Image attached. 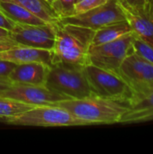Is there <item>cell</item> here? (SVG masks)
Listing matches in <instances>:
<instances>
[{
	"label": "cell",
	"instance_id": "obj_19",
	"mask_svg": "<svg viewBox=\"0 0 153 154\" xmlns=\"http://www.w3.org/2000/svg\"><path fill=\"white\" fill-rule=\"evenodd\" d=\"M133 51L141 58L153 64V46L133 34Z\"/></svg>",
	"mask_w": 153,
	"mask_h": 154
},
{
	"label": "cell",
	"instance_id": "obj_14",
	"mask_svg": "<svg viewBox=\"0 0 153 154\" xmlns=\"http://www.w3.org/2000/svg\"><path fill=\"white\" fill-rule=\"evenodd\" d=\"M122 8L130 24L132 33L153 46V15L147 9L133 11L123 6Z\"/></svg>",
	"mask_w": 153,
	"mask_h": 154
},
{
	"label": "cell",
	"instance_id": "obj_30",
	"mask_svg": "<svg viewBox=\"0 0 153 154\" xmlns=\"http://www.w3.org/2000/svg\"><path fill=\"white\" fill-rule=\"evenodd\" d=\"M47 1H48V2H49L50 4H52L53 2H55V0H47Z\"/></svg>",
	"mask_w": 153,
	"mask_h": 154
},
{
	"label": "cell",
	"instance_id": "obj_3",
	"mask_svg": "<svg viewBox=\"0 0 153 154\" xmlns=\"http://www.w3.org/2000/svg\"><path fill=\"white\" fill-rule=\"evenodd\" d=\"M84 68L61 64L52 65L45 86L50 90L69 99H81L93 96Z\"/></svg>",
	"mask_w": 153,
	"mask_h": 154
},
{
	"label": "cell",
	"instance_id": "obj_23",
	"mask_svg": "<svg viewBox=\"0 0 153 154\" xmlns=\"http://www.w3.org/2000/svg\"><path fill=\"white\" fill-rule=\"evenodd\" d=\"M15 66H16V64H14L13 62L0 60V79L9 80L8 79L9 74L11 73V71L14 69V68Z\"/></svg>",
	"mask_w": 153,
	"mask_h": 154
},
{
	"label": "cell",
	"instance_id": "obj_28",
	"mask_svg": "<svg viewBox=\"0 0 153 154\" xmlns=\"http://www.w3.org/2000/svg\"><path fill=\"white\" fill-rule=\"evenodd\" d=\"M153 5V0H146V9H150Z\"/></svg>",
	"mask_w": 153,
	"mask_h": 154
},
{
	"label": "cell",
	"instance_id": "obj_18",
	"mask_svg": "<svg viewBox=\"0 0 153 154\" xmlns=\"http://www.w3.org/2000/svg\"><path fill=\"white\" fill-rule=\"evenodd\" d=\"M32 107L33 106L32 105L20 102L11 97L0 96V121L5 122V120L17 116Z\"/></svg>",
	"mask_w": 153,
	"mask_h": 154
},
{
	"label": "cell",
	"instance_id": "obj_12",
	"mask_svg": "<svg viewBox=\"0 0 153 154\" xmlns=\"http://www.w3.org/2000/svg\"><path fill=\"white\" fill-rule=\"evenodd\" d=\"M129 106L119 123H141L153 120V88L133 97L128 102Z\"/></svg>",
	"mask_w": 153,
	"mask_h": 154
},
{
	"label": "cell",
	"instance_id": "obj_2",
	"mask_svg": "<svg viewBox=\"0 0 153 154\" xmlns=\"http://www.w3.org/2000/svg\"><path fill=\"white\" fill-rule=\"evenodd\" d=\"M55 105L66 108L87 125L119 123L129 106L128 102L107 99L95 95L81 99H67Z\"/></svg>",
	"mask_w": 153,
	"mask_h": 154
},
{
	"label": "cell",
	"instance_id": "obj_24",
	"mask_svg": "<svg viewBox=\"0 0 153 154\" xmlns=\"http://www.w3.org/2000/svg\"><path fill=\"white\" fill-rule=\"evenodd\" d=\"M16 45L18 44L11 38H0V51L11 49Z\"/></svg>",
	"mask_w": 153,
	"mask_h": 154
},
{
	"label": "cell",
	"instance_id": "obj_5",
	"mask_svg": "<svg viewBox=\"0 0 153 154\" xmlns=\"http://www.w3.org/2000/svg\"><path fill=\"white\" fill-rule=\"evenodd\" d=\"M84 69L95 96L124 102H129L133 98V90L118 74L92 64L86 65Z\"/></svg>",
	"mask_w": 153,
	"mask_h": 154
},
{
	"label": "cell",
	"instance_id": "obj_13",
	"mask_svg": "<svg viewBox=\"0 0 153 154\" xmlns=\"http://www.w3.org/2000/svg\"><path fill=\"white\" fill-rule=\"evenodd\" d=\"M0 60L13 62L16 65L39 61L51 66L50 51L16 45L11 49L0 51Z\"/></svg>",
	"mask_w": 153,
	"mask_h": 154
},
{
	"label": "cell",
	"instance_id": "obj_21",
	"mask_svg": "<svg viewBox=\"0 0 153 154\" xmlns=\"http://www.w3.org/2000/svg\"><path fill=\"white\" fill-rule=\"evenodd\" d=\"M107 0H78L75 5V14L86 12L105 4Z\"/></svg>",
	"mask_w": 153,
	"mask_h": 154
},
{
	"label": "cell",
	"instance_id": "obj_26",
	"mask_svg": "<svg viewBox=\"0 0 153 154\" xmlns=\"http://www.w3.org/2000/svg\"><path fill=\"white\" fill-rule=\"evenodd\" d=\"M12 85V83L9 80H5V79H0V93L4 90H5L6 88H8L10 86Z\"/></svg>",
	"mask_w": 153,
	"mask_h": 154
},
{
	"label": "cell",
	"instance_id": "obj_17",
	"mask_svg": "<svg viewBox=\"0 0 153 154\" xmlns=\"http://www.w3.org/2000/svg\"><path fill=\"white\" fill-rule=\"evenodd\" d=\"M130 32H132V31L127 21L106 25L95 31L91 46H96L115 41Z\"/></svg>",
	"mask_w": 153,
	"mask_h": 154
},
{
	"label": "cell",
	"instance_id": "obj_27",
	"mask_svg": "<svg viewBox=\"0 0 153 154\" xmlns=\"http://www.w3.org/2000/svg\"><path fill=\"white\" fill-rule=\"evenodd\" d=\"M0 38H10V31L0 27Z\"/></svg>",
	"mask_w": 153,
	"mask_h": 154
},
{
	"label": "cell",
	"instance_id": "obj_25",
	"mask_svg": "<svg viewBox=\"0 0 153 154\" xmlns=\"http://www.w3.org/2000/svg\"><path fill=\"white\" fill-rule=\"evenodd\" d=\"M14 23L13 21H11L10 19H8L1 11H0V27H3L8 31H11L14 26Z\"/></svg>",
	"mask_w": 153,
	"mask_h": 154
},
{
	"label": "cell",
	"instance_id": "obj_31",
	"mask_svg": "<svg viewBox=\"0 0 153 154\" xmlns=\"http://www.w3.org/2000/svg\"><path fill=\"white\" fill-rule=\"evenodd\" d=\"M78 0H76V3H77V2H78Z\"/></svg>",
	"mask_w": 153,
	"mask_h": 154
},
{
	"label": "cell",
	"instance_id": "obj_11",
	"mask_svg": "<svg viewBox=\"0 0 153 154\" xmlns=\"http://www.w3.org/2000/svg\"><path fill=\"white\" fill-rule=\"evenodd\" d=\"M50 66L39 61L16 65L9 74L8 79L12 84L45 86Z\"/></svg>",
	"mask_w": 153,
	"mask_h": 154
},
{
	"label": "cell",
	"instance_id": "obj_9",
	"mask_svg": "<svg viewBox=\"0 0 153 154\" xmlns=\"http://www.w3.org/2000/svg\"><path fill=\"white\" fill-rule=\"evenodd\" d=\"M56 35V23L41 25L15 23L10 31V38L18 45L50 51Z\"/></svg>",
	"mask_w": 153,
	"mask_h": 154
},
{
	"label": "cell",
	"instance_id": "obj_7",
	"mask_svg": "<svg viewBox=\"0 0 153 154\" xmlns=\"http://www.w3.org/2000/svg\"><path fill=\"white\" fill-rule=\"evenodd\" d=\"M124 21H127L125 14L117 0H107L97 7L60 20L62 23L83 26L94 31Z\"/></svg>",
	"mask_w": 153,
	"mask_h": 154
},
{
	"label": "cell",
	"instance_id": "obj_8",
	"mask_svg": "<svg viewBox=\"0 0 153 154\" xmlns=\"http://www.w3.org/2000/svg\"><path fill=\"white\" fill-rule=\"evenodd\" d=\"M118 75L133 90V96L142 95L153 88V64L134 52L124 60Z\"/></svg>",
	"mask_w": 153,
	"mask_h": 154
},
{
	"label": "cell",
	"instance_id": "obj_1",
	"mask_svg": "<svg viewBox=\"0 0 153 154\" xmlns=\"http://www.w3.org/2000/svg\"><path fill=\"white\" fill-rule=\"evenodd\" d=\"M95 31L75 24L56 23V35L51 53V66L56 64L85 67Z\"/></svg>",
	"mask_w": 153,
	"mask_h": 154
},
{
	"label": "cell",
	"instance_id": "obj_4",
	"mask_svg": "<svg viewBox=\"0 0 153 154\" xmlns=\"http://www.w3.org/2000/svg\"><path fill=\"white\" fill-rule=\"evenodd\" d=\"M5 123L23 126L87 125L84 121L75 117L66 108L56 105L33 106L17 116L5 120Z\"/></svg>",
	"mask_w": 153,
	"mask_h": 154
},
{
	"label": "cell",
	"instance_id": "obj_15",
	"mask_svg": "<svg viewBox=\"0 0 153 154\" xmlns=\"http://www.w3.org/2000/svg\"><path fill=\"white\" fill-rule=\"evenodd\" d=\"M0 11L14 23L41 25L48 23L12 0H0Z\"/></svg>",
	"mask_w": 153,
	"mask_h": 154
},
{
	"label": "cell",
	"instance_id": "obj_6",
	"mask_svg": "<svg viewBox=\"0 0 153 154\" xmlns=\"http://www.w3.org/2000/svg\"><path fill=\"white\" fill-rule=\"evenodd\" d=\"M133 33H127L115 41L96 46H90L88 50V64L118 74L119 67L124 60L133 51Z\"/></svg>",
	"mask_w": 153,
	"mask_h": 154
},
{
	"label": "cell",
	"instance_id": "obj_16",
	"mask_svg": "<svg viewBox=\"0 0 153 154\" xmlns=\"http://www.w3.org/2000/svg\"><path fill=\"white\" fill-rule=\"evenodd\" d=\"M48 23H57L60 18L47 0H12Z\"/></svg>",
	"mask_w": 153,
	"mask_h": 154
},
{
	"label": "cell",
	"instance_id": "obj_29",
	"mask_svg": "<svg viewBox=\"0 0 153 154\" xmlns=\"http://www.w3.org/2000/svg\"><path fill=\"white\" fill-rule=\"evenodd\" d=\"M147 10L151 13V15H153V5H151V7L150 9H147Z\"/></svg>",
	"mask_w": 153,
	"mask_h": 154
},
{
	"label": "cell",
	"instance_id": "obj_22",
	"mask_svg": "<svg viewBox=\"0 0 153 154\" xmlns=\"http://www.w3.org/2000/svg\"><path fill=\"white\" fill-rule=\"evenodd\" d=\"M121 6L133 10L142 11L146 9V0H117Z\"/></svg>",
	"mask_w": 153,
	"mask_h": 154
},
{
	"label": "cell",
	"instance_id": "obj_10",
	"mask_svg": "<svg viewBox=\"0 0 153 154\" xmlns=\"http://www.w3.org/2000/svg\"><path fill=\"white\" fill-rule=\"evenodd\" d=\"M0 96L11 97L33 106H51L60 101L69 99L60 94L50 90L46 86L24 84H12L8 88L2 91Z\"/></svg>",
	"mask_w": 153,
	"mask_h": 154
},
{
	"label": "cell",
	"instance_id": "obj_20",
	"mask_svg": "<svg viewBox=\"0 0 153 154\" xmlns=\"http://www.w3.org/2000/svg\"><path fill=\"white\" fill-rule=\"evenodd\" d=\"M60 18L69 17L75 14L76 0H55L51 4Z\"/></svg>",
	"mask_w": 153,
	"mask_h": 154
}]
</instances>
